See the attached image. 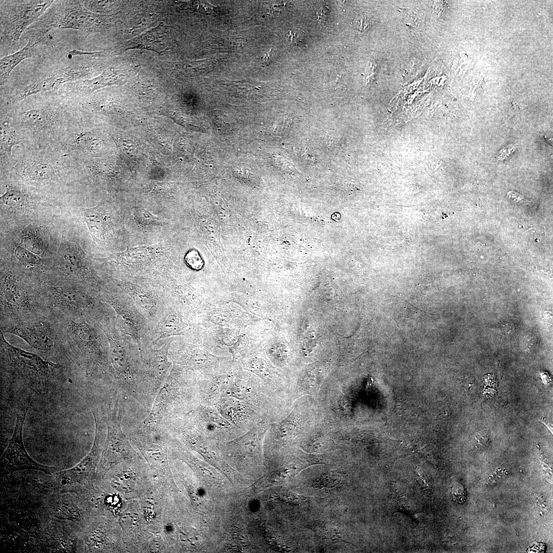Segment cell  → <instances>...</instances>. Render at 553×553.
I'll return each instance as SVG.
<instances>
[{
  "label": "cell",
  "instance_id": "obj_1",
  "mask_svg": "<svg viewBox=\"0 0 553 553\" xmlns=\"http://www.w3.org/2000/svg\"><path fill=\"white\" fill-rule=\"evenodd\" d=\"M109 344V370L125 390L138 398V385L141 354L137 345L116 329L115 315L112 311L98 321Z\"/></svg>",
  "mask_w": 553,
  "mask_h": 553
},
{
  "label": "cell",
  "instance_id": "obj_2",
  "mask_svg": "<svg viewBox=\"0 0 553 553\" xmlns=\"http://www.w3.org/2000/svg\"><path fill=\"white\" fill-rule=\"evenodd\" d=\"M231 397L248 404L257 413L271 420L277 404L261 380L233 361L229 379L222 397ZM221 397V398H222Z\"/></svg>",
  "mask_w": 553,
  "mask_h": 553
},
{
  "label": "cell",
  "instance_id": "obj_3",
  "mask_svg": "<svg viewBox=\"0 0 553 553\" xmlns=\"http://www.w3.org/2000/svg\"><path fill=\"white\" fill-rule=\"evenodd\" d=\"M100 297L113 310L116 329L120 334L130 337L140 351L143 344L150 342L153 327L126 293L117 286L104 292Z\"/></svg>",
  "mask_w": 553,
  "mask_h": 553
},
{
  "label": "cell",
  "instance_id": "obj_4",
  "mask_svg": "<svg viewBox=\"0 0 553 553\" xmlns=\"http://www.w3.org/2000/svg\"><path fill=\"white\" fill-rule=\"evenodd\" d=\"M0 342L1 352L11 370L31 385H46L62 370L59 364L45 360L35 354L10 344L2 331Z\"/></svg>",
  "mask_w": 553,
  "mask_h": 553
},
{
  "label": "cell",
  "instance_id": "obj_5",
  "mask_svg": "<svg viewBox=\"0 0 553 553\" xmlns=\"http://www.w3.org/2000/svg\"><path fill=\"white\" fill-rule=\"evenodd\" d=\"M168 358L172 364L191 371L197 376L225 372L233 364L229 357L214 355L179 337H174L171 344Z\"/></svg>",
  "mask_w": 553,
  "mask_h": 553
},
{
  "label": "cell",
  "instance_id": "obj_6",
  "mask_svg": "<svg viewBox=\"0 0 553 553\" xmlns=\"http://www.w3.org/2000/svg\"><path fill=\"white\" fill-rule=\"evenodd\" d=\"M115 284L133 300L152 327L159 322L171 305L163 287L139 279L125 277L114 279Z\"/></svg>",
  "mask_w": 553,
  "mask_h": 553
},
{
  "label": "cell",
  "instance_id": "obj_7",
  "mask_svg": "<svg viewBox=\"0 0 553 553\" xmlns=\"http://www.w3.org/2000/svg\"><path fill=\"white\" fill-rule=\"evenodd\" d=\"M67 331L73 346L90 365H103L109 361V344L97 319H91L89 322L72 320L68 323Z\"/></svg>",
  "mask_w": 553,
  "mask_h": 553
},
{
  "label": "cell",
  "instance_id": "obj_8",
  "mask_svg": "<svg viewBox=\"0 0 553 553\" xmlns=\"http://www.w3.org/2000/svg\"><path fill=\"white\" fill-rule=\"evenodd\" d=\"M174 337L162 341L159 347L153 346L151 342L142 345L139 371L141 385H151L154 389H157L163 385L173 366L168 358V350Z\"/></svg>",
  "mask_w": 553,
  "mask_h": 553
},
{
  "label": "cell",
  "instance_id": "obj_9",
  "mask_svg": "<svg viewBox=\"0 0 553 553\" xmlns=\"http://www.w3.org/2000/svg\"><path fill=\"white\" fill-rule=\"evenodd\" d=\"M53 1L15 2L1 17V39L17 40L24 31L51 5Z\"/></svg>",
  "mask_w": 553,
  "mask_h": 553
},
{
  "label": "cell",
  "instance_id": "obj_10",
  "mask_svg": "<svg viewBox=\"0 0 553 553\" xmlns=\"http://www.w3.org/2000/svg\"><path fill=\"white\" fill-rule=\"evenodd\" d=\"M28 410V406L25 405L16 413L14 432L1 459L3 472L9 473L22 470H36L52 473L55 468L42 465L34 461L24 447L22 431Z\"/></svg>",
  "mask_w": 553,
  "mask_h": 553
},
{
  "label": "cell",
  "instance_id": "obj_11",
  "mask_svg": "<svg viewBox=\"0 0 553 553\" xmlns=\"http://www.w3.org/2000/svg\"><path fill=\"white\" fill-rule=\"evenodd\" d=\"M185 415L199 430L215 440L224 441L233 439L245 433L211 406L200 403Z\"/></svg>",
  "mask_w": 553,
  "mask_h": 553
},
{
  "label": "cell",
  "instance_id": "obj_12",
  "mask_svg": "<svg viewBox=\"0 0 553 553\" xmlns=\"http://www.w3.org/2000/svg\"><path fill=\"white\" fill-rule=\"evenodd\" d=\"M193 318L184 314L177 307L171 304L153 327L150 334V342L154 347L164 339L184 336L196 339L198 332Z\"/></svg>",
  "mask_w": 553,
  "mask_h": 553
},
{
  "label": "cell",
  "instance_id": "obj_13",
  "mask_svg": "<svg viewBox=\"0 0 553 553\" xmlns=\"http://www.w3.org/2000/svg\"><path fill=\"white\" fill-rule=\"evenodd\" d=\"M52 301L65 309L86 313L95 317L106 307L100 296L93 293L72 288L60 286H47Z\"/></svg>",
  "mask_w": 553,
  "mask_h": 553
},
{
  "label": "cell",
  "instance_id": "obj_14",
  "mask_svg": "<svg viewBox=\"0 0 553 553\" xmlns=\"http://www.w3.org/2000/svg\"><path fill=\"white\" fill-rule=\"evenodd\" d=\"M95 422V438L91 452L78 464L73 468L61 472L59 477L66 483H82L89 479L97 462L100 448V439L106 424L98 408L92 410Z\"/></svg>",
  "mask_w": 553,
  "mask_h": 553
},
{
  "label": "cell",
  "instance_id": "obj_15",
  "mask_svg": "<svg viewBox=\"0 0 553 553\" xmlns=\"http://www.w3.org/2000/svg\"><path fill=\"white\" fill-rule=\"evenodd\" d=\"M211 407L244 433L265 417L259 414L245 402L231 397L220 398Z\"/></svg>",
  "mask_w": 553,
  "mask_h": 553
},
{
  "label": "cell",
  "instance_id": "obj_16",
  "mask_svg": "<svg viewBox=\"0 0 553 553\" xmlns=\"http://www.w3.org/2000/svg\"><path fill=\"white\" fill-rule=\"evenodd\" d=\"M114 406L112 408L109 405L107 409L105 420L108 434L102 458L103 465L116 461L125 451L124 436L121 425L123 411L118 400Z\"/></svg>",
  "mask_w": 553,
  "mask_h": 553
},
{
  "label": "cell",
  "instance_id": "obj_17",
  "mask_svg": "<svg viewBox=\"0 0 553 553\" xmlns=\"http://www.w3.org/2000/svg\"><path fill=\"white\" fill-rule=\"evenodd\" d=\"M2 331L19 337L31 347L40 351L47 352L55 347V339L52 331L43 322L12 325L3 328Z\"/></svg>",
  "mask_w": 553,
  "mask_h": 553
},
{
  "label": "cell",
  "instance_id": "obj_18",
  "mask_svg": "<svg viewBox=\"0 0 553 553\" xmlns=\"http://www.w3.org/2000/svg\"><path fill=\"white\" fill-rule=\"evenodd\" d=\"M1 309L10 313L31 311L32 300L20 283L10 273L1 279Z\"/></svg>",
  "mask_w": 553,
  "mask_h": 553
},
{
  "label": "cell",
  "instance_id": "obj_19",
  "mask_svg": "<svg viewBox=\"0 0 553 553\" xmlns=\"http://www.w3.org/2000/svg\"><path fill=\"white\" fill-rule=\"evenodd\" d=\"M62 13L51 24V27L82 30L88 33L97 30L104 22L103 17L81 9L74 8Z\"/></svg>",
  "mask_w": 553,
  "mask_h": 553
},
{
  "label": "cell",
  "instance_id": "obj_20",
  "mask_svg": "<svg viewBox=\"0 0 553 553\" xmlns=\"http://www.w3.org/2000/svg\"><path fill=\"white\" fill-rule=\"evenodd\" d=\"M145 32L126 45V49L139 48L160 53L166 49V32L160 25Z\"/></svg>",
  "mask_w": 553,
  "mask_h": 553
},
{
  "label": "cell",
  "instance_id": "obj_21",
  "mask_svg": "<svg viewBox=\"0 0 553 553\" xmlns=\"http://www.w3.org/2000/svg\"><path fill=\"white\" fill-rule=\"evenodd\" d=\"M60 259V268L69 275H72L82 279L89 280L95 283L97 280L88 263L81 258L80 254H70L66 250Z\"/></svg>",
  "mask_w": 553,
  "mask_h": 553
},
{
  "label": "cell",
  "instance_id": "obj_22",
  "mask_svg": "<svg viewBox=\"0 0 553 553\" xmlns=\"http://www.w3.org/2000/svg\"><path fill=\"white\" fill-rule=\"evenodd\" d=\"M39 40H30L28 44L18 51L1 59V80L7 79L12 70L23 60L31 57L34 49Z\"/></svg>",
  "mask_w": 553,
  "mask_h": 553
},
{
  "label": "cell",
  "instance_id": "obj_23",
  "mask_svg": "<svg viewBox=\"0 0 553 553\" xmlns=\"http://www.w3.org/2000/svg\"><path fill=\"white\" fill-rule=\"evenodd\" d=\"M84 217L90 230L96 237L102 238L108 231L110 218L102 209L98 208L88 209L84 212Z\"/></svg>",
  "mask_w": 553,
  "mask_h": 553
},
{
  "label": "cell",
  "instance_id": "obj_24",
  "mask_svg": "<svg viewBox=\"0 0 553 553\" xmlns=\"http://www.w3.org/2000/svg\"><path fill=\"white\" fill-rule=\"evenodd\" d=\"M68 81L67 78L61 71L53 76L39 80L34 84L27 87L18 94L14 100H20L32 94L49 90L54 87Z\"/></svg>",
  "mask_w": 553,
  "mask_h": 553
},
{
  "label": "cell",
  "instance_id": "obj_25",
  "mask_svg": "<svg viewBox=\"0 0 553 553\" xmlns=\"http://www.w3.org/2000/svg\"><path fill=\"white\" fill-rule=\"evenodd\" d=\"M325 371L318 369H311L303 376L296 386L297 392L303 394L312 395L316 393L324 381Z\"/></svg>",
  "mask_w": 553,
  "mask_h": 553
},
{
  "label": "cell",
  "instance_id": "obj_26",
  "mask_svg": "<svg viewBox=\"0 0 553 553\" xmlns=\"http://www.w3.org/2000/svg\"><path fill=\"white\" fill-rule=\"evenodd\" d=\"M24 175L35 181H44L55 175L53 167L47 163L33 161L28 162L23 168Z\"/></svg>",
  "mask_w": 553,
  "mask_h": 553
},
{
  "label": "cell",
  "instance_id": "obj_27",
  "mask_svg": "<svg viewBox=\"0 0 553 553\" xmlns=\"http://www.w3.org/2000/svg\"><path fill=\"white\" fill-rule=\"evenodd\" d=\"M124 77V75L117 71L107 70L96 78L83 81L81 86L88 90L94 91L105 86L121 83Z\"/></svg>",
  "mask_w": 553,
  "mask_h": 553
},
{
  "label": "cell",
  "instance_id": "obj_28",
  "mask_svg": "<svg viewBox=\"0 0 553 553\" xmlns=\"http://www.w3.org/2000/svg\"><path fill=\"white\" fill-rule=\"evenodd\" d=\"M49 113L43 109H32L22 113L20 120L23 124L32 127H39L46 124Z\"/></svg>",
  "mask_w": 553,
  "mask_h": 553
},
{
  "label": "cell",
  "instance_id": "obj_29",
  "mask_svg": "<svg viewBox=\"0 0 553 553\" xmlns=\"http://www.w3.org/2000/svg\"><path fill=\"white\" fill-rule=\"evenodd\" d=\"M18 139L14 130L8 124L1 123V145L3 152L11 154L12 147L18 144Z\"/></svg>",
  "mask_w": 553,
  "mask_h": 553
},
{
  "label": "cell",
  "instance_id": "obj_30",
  "mask_svg": "<svg viewBox=\"0 0 553 553\" xmlns=\"http://www.w3.org/2000/svg\"><path fill=\"white\" fill-rule=\"evenodd\" d=\"M1 199L6 205L13 207L23 205L26 199L25 195L21 191L12 188L7 189L1 197Z\"/></svg>",
  "mask_w": 553,
  "mask_h": 553
},
{
  "label": "cell",
  "instance_id": "obj_31",
  "mask_svg": "<svg viewBox=\"0 0 553 553\" xmlns=\"http://www.w3.org/2000/svg\"><path fill=\"white\" fill-rule=\"evenodd\" d=\"M135 220L142 225L160 224L163 221L151 212L143 209H137L134 212Z\"/></svg>",
  "mask_w": 553,
  "mask_h": 553
},
{
  "label": "cell",
  "instance_id": "obj_32",
  "mask_svg": "<svg viewBox=\"0 0 553 553\" xmlns=\"http://www.w3.org/2000/svg\"><path fill=\"white\" fill-rule=\"evenodd\" d=\"M374 19L368 14L360 13L355 16L353 21L354 27L361 32L368 30L373 25Z\"/></svg>",
  "mask_w": 553,
  "mask_h": 553
},
{
  "label": "cell",
  "instance_id": "obj_33",
  "mask_svg": "<svg viewBox=\"0 0 553 553\" xmlns=\"http://www.w3.org/2000/svg\"><path fill=\"white\" fill-rule=\"evenodd\" d=\"M304 37V32L300 29L290 30L288 35V38L290 42L295 46H298L302 44L303 41Z\"/></svg>",
  "mask_w": 553,
  "mask_h": 553
},
{
  "label": "cell",
  "instance_id": "obj_34",
  "mask_svg": "<svg viewBox=\"0 0 553 553\" xmlns=\"http://www.w3.org/2000/svg\"><path fill=\"white\" fill-rule=\"evenodd\" d=\"M186 263L193 268L198 269L201 266V259L195 251H191L186 256Z\"/></svg>",
  "mask_w": 553,
  "mask_h": 553
},
{
  "label": "cell",
  "instance_id": "obj_35",
  "mask_svg": "<svg viewBox=\"0 0 553 553\" xmlns=\"http://www.w3.org/2000/svg\"><path fill=\"white\" fill-rule=\"evenodd\" d=\"M452 493L454 500L457 502L461 503L464 501L465 491L461 485L458 484L455 485L452 487Z\"/></svg>",
  "mask_w": 553,
  "mask_h": 553
},
{
  "label": "cell",
  "instance_id": "obj_36",
  "mask_svg": "<svg viewBox=\"0 0 553 553\" xmlns=\"http://www.w3.org/2000/svg\"><path fill=\"white\" fill-rule=\"evenodd\" d=\"M321 6V7H319L317 9L315 13L317 16L318 19L324 20V19H325L327 16V11H326L327 10V9L325 8V7H323L322 6Z\"/></svg>",
  "mask_w": 553,
  "mask_h": 553
},
{
  "label": "cell",
  "instance_id": "obj_37",
  "mask_svg": "<svg viewBox=\"0 0 553 553\" xmlns=\"http://www.w3.org/2000/svg\"><path fill=\"white\" fill-rule=\"evenodd\" d=\"M274 50L272 48H270L269 50L266 53L263 57V60L265 62H267L270 60L274 53Z\"/></svg>",
  "mask_w": 553,
  "mask_h": 553
},
{
  "label": "cell",
  "instance_id": "obj_38",
  "mask_svg": "<svg viewBox=\"0 0 553 553\" xmlns=\"http://www.w3.org/2000/svg\"><path fill=\"white\" fill-rule=\"evenodd\" d=\"M541 422L548 428V429L552 432V425L551 423L547 420L546 418H542Z\"/></svg>",
  "mask_w": 553,
  "mask_h": 553
}]
</instances>
